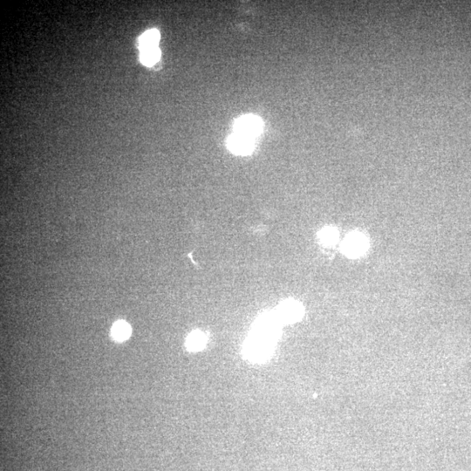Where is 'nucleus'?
Listing matches in <instances>:
<instances>
[{"label": "nucleus", "mask_w": 471, "mask_h": 471, "mask_svg": "<svg viewBox=\"0 0 471 471\" xmlns=\"http://www.w3.org/2000/svg\"><path fill=\"white\" fill-rule=\"evenodd\" d=\"M320 238H321L322 242L325 243V244H333L337 238V233L333 229L327 228L322 231Z\"/></svg>", "instance_id": "1a4fd4ad"}, {"label": "nucleus", "mask_w": 471, "mask_h": 471, "mask_svg": "<svg viewBox=\"0 0 471 471\" xmlns=\"http://www.w3.org/2000/svg\"><path fill=\"white\" fill-rule=\"evenodd\" d=\"M227 145L229 150H231L232 153L240 156H247L253 151L255 148V139L234 133L229 137Z\"/></svg>", "instance_id": "f03ea898"}, {"label": "nucleus", "mask_w": 471, "mask_h": 471, "mask_svg": "<svg viewBox=\"0 0 471 471\" xmlns=\"http://www.w3.org/2000/svg\"><path fill=\"white\" fill-rule=\"evenodd\" d=\"M160 33L157 30H150L144 33L139 39V46L142 51L145 49L156 47L159 42Z\"/></svg>", "instance_id": "423d86ee"}, {"label": "nucleus", "mask_w": 471, "mask_h": 471, "mask_svg": "<svg viewBox=\"0 0 471 471\" xmlns=\"http://www.w3.org/2000/svg\"><path fill=\"white\" fill-rule=\"evenodd\" d=\"M207 342V337L201 331H195L191 332L186 342V346L190 351H199L205 347Z\"/></svg>", "instance_id": "20e7f679"}, {"label": "nucleus", "mask_w": 471, "mask_h": 471, "mask_svg": "<svg viewBox=\"0 0 471 471\" xmlns=\"http://www.w3.org/2000/svg\"><path fill=\"white\" fill-rule=\"evenodd\" d=\"M367 241L361 234H352L345 241L344 251L349 257H358L364 252Z\"/></svg>", "instance_id": "7ed1b4c3"}, {"label": "nucleus", "mask_w": 471, "mask_h": 471, "mask_svg": "<svg viewBox=\"0 0 471 471\" xmlns=\"http://www.w3.org/2000/svg\"><path fill=\"white\" fill-rule=\"evenodd\" d=\"M111 333L114 340H116L118 342H123L129 337L131 328L127 322L119 320L116 323H114L111 330Z\"/></svg>", "instance_id": "39448f33"}, {"label": "nucleus", "mask_w": 471, "mask_h": 471, "mask_svg": "<svg viewBox=\"0 0 471 471\" xmlns=\"http://www.w3.org/2000/svg\"><path fill=\"white\" fill-rule=\"evenodd\" d=\"M263 121L255 115H244L238 118L234 124L235 133L256 138L262 133Z\"/></svg>", "instance_id": "f257e3e1"}, {"label": "nucleus", "mask_w": 471, "mask_h": 471, "mask_svg": "<svg viewBox=\"0 0 471 471\" xmlns=\"http://www.w3.org/2000/svg\"><path fill=\"white\" fill-rule=\"evenodd\" d=\"M160 56H161V52H160L159 48L156 46V47L145 49L142 51L141 59L145 65H151L159 60Z\"/></svg>", "instance_id": "6e6552de"}, {"label": "nucleus", "mask_w": 471, "mask_h": 471, "mask_svg": "<svg viewBox=\"0 0 471 471\" xmlns=\"http://www.w3.org/2000/svg\"><path fill=\"white\" fill-rule=\"evenodd\" d=\"M301 314V309L296 303H287L283 306L280 315L285 320L293 321L299 318Z\"/></svg>", "instance_id": "0eeeda50"}]
</instances>
